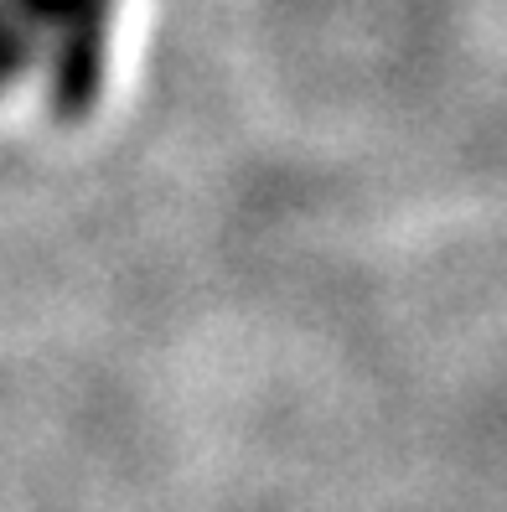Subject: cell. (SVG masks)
<instances>
[{
	"label": "cell",
	"mask_w": 507,
	"mask_h": 512,
	"mask_svg": "<svg viewBox=\"0 0 507 512\" xmlns=\"http://www.w3.org/2000/svg\"><path fill=\"white\" fill-rule=\"evenodd\" d=\"M109 42L114 0H0V94L78 114L104 88Z\"/></svg>",
	"instance_id": "obj_1"
}]
</instances>
